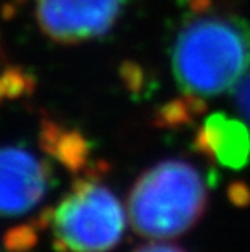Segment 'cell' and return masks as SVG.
Masks as SVG:
<instances>
[{"mask_svg":"<svg viewBox=\"0 0 250 252\" xmlns=\"http://www.w3.org/2000/svg\"><path fill=\"white\" fill-rule=\"evenodd\" d=\"M250 70V26L231 13L201 15L179 31L172 72L187 94L210 98L241 83Z\"/></svg>","mask_w":250,"mask_h":252,"instance_id":"6da1fadb","label":"cell"},{"mask_svg":"<svg viewBox=\"0 0 250 252\" xmlns=\"http://www.w3.org/2000/svg\"><path fill=\"white\" fill-rule=\"evenodd\" d=\"M206 189L192 164L171 159L146 171L129 198L134 229L145 238L169 239L190 229L203 215Z\"/></svg>","mask_w":250,"mask_h":252,"instance_id":"7a4b0ae2","label":"cell"},{"mask_svg":"<svg viewBox=\"0 0 250 252\" xmlns=\"http://www.w3.org/2000/svg\"><path fill=\"white\" fill-rule=\"evenodd\" d=\"M56 234L77 252H106L119 243L124 212L112 192L93 184L72 192L56 210Z\"/></svg>","mask_w":250,"mask_h":252,"instance_id":"3957f363","label":"cell"},{"mask_svg":"<svg viewBox=\"0 0 250 252\" xmlns=\"http://www.w3.org/2000/svg\"><path fill=\"white\" fill-rule=\"evenodd\" d=\"M122 0H36L42 31L60 42L101 36L119 18Z\"/></svg>","mask_w":250,"mask_h":252,"instance_id":"277c9868","label":"cell"},{"mask_svg":"<svg viewBox=\"0 0 250 252\" xmlns=\"http://www.w3.org/2000/svg\"><path fill=\"white\" fill-rule=\"evenodd\" d=\"M52 166L17 147L0 148V215H21L46 194Z\"/></svg>","mask_w":250,"mask_h":252,"instance_id":"5b68a950","label":"cell"},{"mask_svg":"<svg viewBox=\"0 0 250 252\" xmlns=\"http://www.w3.org/2000/svg\"><path fill=\"white\" fill-rule=\"evenodd\" d=\"M198 145L201 152L210 153L218 163L231 169L244 168L250 159V130L241 121L221 112L206 119Z\"/></svg>","mask_w":250,"mask_h":252,"instance_id":"8992f818","label":"cell"},{"mask_svg":"<svg viewBox=\"0 0 250 252\" xmlns=\"http://www.w3.org/2000/svg\"><path fill=\"white\" fill-rule=\"evenodd\" d=\"M88 143L78 132H62L57 142L54 157L60 161L68 171L77 173L86 166L88 158Z\"/></svg>","mask_w":250,"mask_h":252,"instance_id":"52a82bcc","label":"cell"},{"mask_svg":"<svg viewBox=\"0 0 250 252\" xmlns=\"http://www.w3.org/2000/svg\"><path fill=\"white\" fill-rule=\"evenodd\" d=\"M38 244V231L31 224H20L3 234V246L8 252H28Z\"/></svg>","mask_w":250,"mask_h":252,"instance_id":"ba28073f","label":"cell"},{"mask_svg":"<svg viewBox=\"0 0 250 252\" xmlns=\"http://www.w3.org/2000/svg\"><path fill=\"white\" fill-rule=\"evenodd\" d=\"M234 103L241 114L250 122V73L246 75L234 91Z\"/></svg>","mask_w":250,"mask_h":252,"instance_id":"9c48e42d","label":"cell"},{"mask_svg":"<svg viewBox=\"0 0 250 252\" xmlns=\"http://www.w3.org/2000/svg\"><path fill=\"white\" fill-rule=\"evenodd\" d=\"M54 220H56V208L46 207V208H42L38 215L29 220V224L36 231H44V229H47L54 223Z\"/></svg>","mask_w":250,"mask_h":252,"instance_id":"30bf717a","label":"cell"},{"mask_svg":"<svg viewBox=\"0 0 250 252\" xmlns=\"http://www.w3.org/2000/svg\"><path fill=\"white\" fill-rule=\"evenodd\" d=\"M135 252H184V251L179 249V248H175V246H171V244L153 243V244L141 246V248H138Z\"/></svg>","mask_w":250,"mask_h":252,"instance_id":"8fae6325","label":"cell"},{"mask_svg":"<svg viewBox=\"0 0 250 252\" xmlns=\"http://www.w3.org/2000/svg\"><path fill=\"white\" fill-rule=\"evenodd\" d=\"M52 248H54L56 252H67L68 249H70V246H68V243L62 238V236L56 234L54 243H52Z\"/></svg>","mask_w":250,"mask_h":252,"instance_id":"7c38bea8","label":"cell"}]
</instances>
